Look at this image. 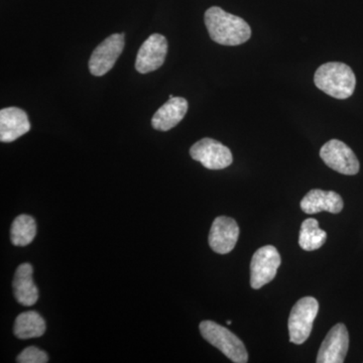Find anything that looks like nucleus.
<instances>
[{
  "mask_svg": "<svg viewBox=\"0 0 363 363\" xmlns=\"http://www.w3.org/2000/svg\"><path fill=\"white\" fill-rule=\"evenodd\" d=\"M204 21L210 38L217 44L240 45L252 37V28L247 21L240 16L226 13L220 7L208 9Z\"/></svg>",
  "mask_w": 363,
  "mask_h": 363,
  "instance_id": "1",
  "label": "nucleus"
},
{
  "mask_svg": "<svg viewBox=\"0 0 363 363\" xmlns=\"http://www.w3.org/2000/svg\"><path fill=\"white\" fill-rule=\"evenodd\" d=\"M314 83L318 89L336 99H347L354 92L357 78L346 64L329 62L317 69Z\"/></svg>",
  "mask_w": 363,
  "mask_h": 363,
  "instance_id": "2",
  "label": "nucleus"
},
{
  "mask_svg": "<svg viewBox=\"0 0 363 363\" xmlns=\"http://www.w3.org/2000/svg\"><path fill=\"white\" fill-rule=\"evenodd\" d=\"M199 329L203 338L217 350H220L231 362L235 363L248 362V354L245 344L225 327L207 320L200 323Z\"/></svg>",
  "mask_w": 363,
  "mask_h": 363,
  "instance_id": "3",
  "label": "nucleus"
},
{
  "mask_svg": "<svg viewBox=\"0 0 363 363\" xmlns=\"http://www.w3.org/2000/svg\"><path fill=\"white\" fill-rule=\"evenodd\" d=\"M318 311L319 303L315 298L305 297L296 303L289 318L291 342L302 344L309 338Z\"/></svg>",
  "mask_w": 363,
  "mask_h": 363,
  "instance_id": "4",
  "label": "nucleus"
},
{
  "mask_svg": "<svg viewBox=\"0 0 363 363\" xmlns=\"http://www.w3.org/2000/svg\"><path fill=\"white\" fill-rule=\"evenodd\" d=\"M281 255L276 247L266 245L260 247L253 255L250 262V286L259 290L271 283L281 266Z\"/></svg>",
  "mask_w": 363,
  "mask_h": 363,
  "instance_id": "5",
  "label": "nucleus"
},
{
  "mask_svg": "<svg viewBox=\"0 0 363 363\" xmlns=\"http://www.w3.org/2000/svg\"><path fill=\"white\" fill-rule=\"evenodd\" d=\"M193 160L201 162L209 169H222L230 166L233 162L231 150L213 138H205L191 147Z\"/></svg>",
  "mask_w": 363,
  "mask_h": 363,
  "instance_id": "6",
  "label": "nucleus"
},
{
  "mask_svg": "<svg viewBox=\"0 0 363 363\" xmlns=\"http://www.w3.org/2000/svg\"><path fill=\"white\" fill-rule=\"evenodd\" d=\"M320 157L325 164L343 175H357L359 172V162L353 150L346 143L331 140L320 150Z\"/></svg>",
  "mask_w": 363,
  "mask_h": 363,
  "instance_id": "7",
  "label": "nucleus"
},
{
  "mask_svg": "<svg viewBox=\"0 0 363 363\" xmlns=\"http://www.w3.org/2000/svg\"><path fill=\"white\" fill-rule=\"evenodd\" d=\"M124 44V33H113L98 45L89 60L90 73L97 77L108 73L123 52Z\"/></svg>",
  "mask_w": 363,
  "mask_h": 363,
  "instance_id": "8",
  "label": "nucleus"
},
{
  "mask_svg": "<svg viewBox=\"0 0 363 363\" xmlns=\"http://www.w3.org/2000/svg\"><path fill=\"white\" fill-rule=\"evenodd\" d=\"M168 54V40L161 33L150 35L140 47L135 60L138 73L147 74L161 68Z\"/></svg>",
  "mask_w": 363,
  "mask_h": 363,
  "instance_id": "9",
  "label": "nucleus"
},
{
  "mask_svg": "<svg viewBox=\"0 0 363 363\" xmlns=\"http://www.w3.org/2000/svg\"><path fill=\"white\" fill-rule=\"evenodd\" d=\"M350 347V335L344 324H336L325 337L319 352L318 363H342Z\"/></svg>",
  "mask_w": 363,
  "mask_h": 363,
  "instance_id": "10",
  "label": "nucleus"
},
{
  "mask_svg": "<svg viewBox=\"0 0 363 363\" xmlns=\"http://www.w3.org/2000/svg\"><path fill=\"white\" fill-rule=\"evenodd\" d=\"M240 238V227L230 217L219 216L212 223L210 229V247L219 255H227L233 250Z\"/></svg>",
  "mask_w": 363,
  "mask_h": 363,
  "instance_id": "11",
  "label": "nucleus"
},
{
  "mask_svg": "<svg viewBox=\"0 0 363 363\" xmlns=\"http://www.w3.org/2000/svg\"><path fill=\"white\" fill-rule=\"evenodd\" d=\"M30 130L28 114L18 107H7L0 111V140L13 143Z\"/></svg>",
  "mask_w": 363,
  "mask_h": 363,
  "instance_id": "12",
  "label": "nucleus"
},
{
  "mask_svg": "<svg viewBox=\"0 0 363 363\" xmlns=\"http://www.w3.org/2000/svg\"><path fill=\"white\" fill-rule=\"evenodd\" d=\"M301 208L307 214H316L322 211L337 214L342 211L343 200L341 196L334 191L314 189L303 198Z\"/></svg>",
  "mask_w": 363,
  "mask_h": 363,
  "instance_id": "13",
  "label": "nucleus"
},
{
  "mask_svg": "<svg viewBox=\"0 0 363 363\" xmlns=\"http://www.w3.org/2000/svg\"><path fill=\"white\" fill-rule=\"evenodd\" d=\"M189 104L183 97L169 98L152 118V128L156 130L168 131L183 121L187 113Z\"/></svg>",
  "mask_w": 363,
  "mask_h": 363,
  "instance_id": "14",
  "label": "nucleus"
},
{
  "mask_svg": "<svg viewBox=\"0 0 363 363\" xmlns=\"http://www.w3.org/2000/svg\"><path fill=\"white\" fill-rule=\"evenodd\" d=\"M32 264L26 262L16 269L13 281L14 297L21 305L30 307L39 300V290L33 283Z\"/></svg>",
  "mask_w": 363,
  "mask_h": 363,
  "instance_id": "15",
  "label": "nucleus"
},
{
  "mask_svg": "<svg viewBox=\"0 0 363 363\" xmlns=\"http://www.w3.org/2000/svg\"><path fill=\"white\" fill-rule=\"evenodd\" d=\"M45 332L44 318L35 311L21 313L14 322L13 333L20 339L40 337Z\"/></svg>",
  "mask_w": 363,
  "mask_h": 363,
  "instance_id": "16",
  "label": "nucleus"
},
{
  "mask_svg": "<svg viewBox=\"0 0 363 363\" xmlns=\"http://www.w3.org/2000/svg\"><path fill=\"white\" fill-rule=\"evenodd\" d=\"M37 235V223L30 215H20L13 222L11 229V243L16 247H26Z\"/></svg>",
  "mask_w": 363,
  "mask_h": 363,
  "instance_id": "17",
  "label": "nucleus"
},
{
  "mask_svg": "<svg viewBox=\"0 0 363 363\" xmlns=\"http://www.w3.org/2000/svg\"><path fill=\"white\" fill-rule=\"evenodd\" d=\"M327 240V233L322 230L314 218L306 219L301 226L298 245L306 252H313L322 247Z\"/></svg>",
  "mask_w": 363,
  "mask_h": 363,
  "instance_id": "18",
  "label": "nucleus"
},
{
  "mask_svg": "<svg viewBox=\"0 0 363 363\" xmlns=\"http://www.w3.org/2000/svg\"><path fill=\"white\" fill-rule=\"evenodd\" d=\"M16 362L18 363H45L49 362V357L45 351L40 350L35 346H30V347L21 351Z\"/></svg>",
  "mask_w": 363,
  "mask_h": 363,
  "instance_id": "19",
  "label": "nucleus"
},
{
  "mask_svg": "<svg viewBox=\"0 0 363 363\" xmlns=\"http://www.w3.org/2000/svg\"><path fill=\"white\" fill-rule=\"evenodd\" d=\"M226 324L227 325H231V324H233V321H227Z\"/></svg>",
  "mask_w": 363,
  "mask_h": 363,
  "instance_id": "20",
  "label": "nucleus"
}]
</instances>
